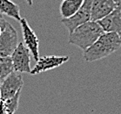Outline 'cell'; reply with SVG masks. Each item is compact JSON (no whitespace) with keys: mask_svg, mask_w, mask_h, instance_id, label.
<instances>
[{"mask_svg":"<svg viewBox=\"0 0 121 114\" xmlns=\"http://www.w3.org/2000/svg\"><path fill=\"white\" fill-rule=\"evenodd\" d=\"M25 1H26V3L30 6H31L33 5V0H25Z\"/></svg>","mask_w":121,"mask_h":114,"instance_id":"obj_17","label":"cell"},{"mask_svg":"<svg viewBox=\"0 0 121 114\" xmlns=\"http://www.w3.org/2000/svg\"><path fill=\"white\" fill-rule=\"evenodd\" d=\"M69 61L68 56H58V55H45L37 61L35 66L31 69L30 75H38L40 73L45 72L48 70L53 69L61 66Z\"/></svg>","mask_w":121,"mask_h":114,"instance_id":"obj_8","label":"cell"},{"mask_svg":"<svg viewBox=\"0 0 121 114\" xmlns=\"http://www.w3.org/2000/svg\"><path fill=\"white\" fill-rule=\"evenodd\" d=\"M20 93H17L15 95L14 97L6 99V100L3 101L4 106L5 109L7 114H14V112L17 111V109L18 108V102H19V97H20Z\"/></svg>","mask_w":121,"mask_h":114,"instance_id":"obj_14","label":"cell"},{"mask_svg":"<svg viewBox=\"0 0 121 114\" xmlns=\"http://www.w3.org/2000/svg\"><path fill=\"white\" fill-rule=\"evenodd\" d=\"M0 18H3V14L0 12Z\"/></svg>","mask_w":121,"mask_h":114,"instance_id":"obj_18","label":"cell"},{"mask_svg":"<svg viewBox=\"0 0 121 114\" xmlns=\"http://www.w3.org/2000/svg\"><path fill=\"white\" fill-rule=\"evenodd\" d=\"M118 6L114 0H93L91 5V21H99L113 11Z\"/></svg>","mask_w":121,"mask_h":114,"instance_id":"obj_10","label":"cell"},{"mask_svg":"<svg viewBox=\"0 0 121 114\" xmlns=\"http://www.w3.org/2000/svg\"><path fill=\"white\" fill-rule=\"evenodd\" d=\"M0 12L17 21H20L22 19L20 16L19 6L11 0H0Z\"/></svg>","mask_w":121,"mask_h":114,"instance_id":"obj_12","label":"cell"},{"mask_svg":"<svg viewBox=\"0 0 121 114\" xmlns=\"http://www.w3.org/2000/svg\"><path fill=\"white\" fill-rule=\"evenodd\" d=\"M17 45V33L16 29L7 22L0 35V57H11Z\"/></svg>","mask_w":121,"mask_h":114,"instance_id":"obj_5","label":"cell"},{"mask_svg":"<svg viewBox=\"0 0 121 114\" xmlns=\"http://www.w3.org/2000/svg\"><path fill=\"white\" fill-rule=\"evenodd\" d=\"M119 37H120V40H121V35H120V36H119Z\"/></svg>","mask_w":121,"mask_h":114,"instance_id":"obj_20","label":"cell"},{"mask_svg":"<svg viewBox=\"0 0 121 114\" xmlns=\"http://www.w3.org/2000/svg\"><path fill=\"white\" fill-rule=\"evenodd\" d=\"M24 85L22 75L13 71L0 83V96L2 101L14 97L21 92Z\"/></svg>","mask_w":121,"mask_h":114,"instance_id":"obj_4","label":"cell"},{"mask_svg":"<svg viewBox=\"0 0 121 114\" xmlns=\"http://www.w3.org/2000/svg\"><path fill=\"white\" fill-rule=\"evenodd\" d=\"M6 23H7V21H6L4 18H0V35H1V34H2L4 28L5 27Z\"/></svg>","mask_w":121,"mask_h":114,"instance_id":"obj_15","label":"cell"},{"mask_svg":"<svg viewBox=\"0 0 121 114\" xmlns=\"http://www.w3.org/2000/svg\"><path fill=\"white\" fill-rule=\"evenodd\" d=\"M93 0H84V3L79 8V10L72 17L69 19H62L61 23L69 31L70 34L78 27L79 25L85 24L91 20V5Z\"/></svg>","mask_w":121,"mask_h":114,"instance_id":"obj_3","label":"cell"},{"mask_svg":"<svg viewBox=\"0 0 121 114\" xmlns=\"http://www.w3.org/2000/svg\"><path fill=\"white\" fill-rule=\"evenodd\" d=\"M83 3L84 0H64L59 7L62 18L69 19L72 17L79 10Z\"/></svg>","mask_w":121,"mask_h":114,"instance_id":"obj_11","label":"cell"},{"mask_svg":"<svg viewBox=\"0 0 121 114\" xmlns=\"http://www.w3.org/2000/svg\"><path fill=\"white\" fill-rule=\"evenodd\" d=\"M13 69L17 73H29L30 74V51L27 49L23 42H19L16 49L11 55Z\"/></svg>","mask_w":121,"mask_h":114,"instance_id":"obj_6","label":"cell"},{"mask_svg":"<svg viewBox=\"0 0 121 114\" xmlns=\"http://www.w3.org/2000/svg\"><path fill=\"white\" fill-rule=\"evenodd\" d=\"M115 4L117 5V6L118 7H121V0H114Z\"/></svg>","mask_w":121,"mask_h":114,"instance_id":"obj_16","label":"cell"},{"mask_svg":"<svg viewBox=\"0 0 121 114\" xmlns=\"http://www.w3.org/2000/svg\"><path fill=\"white\" fill-rule=\"evenodd\" d=\"M121 47L119 35L115 33H103L95 43L88 47L83 53L85 61H99L109 56Z\"/></svg>","mask_w":121,"mask_h":114,"instance_id":"obj_1","label":"cell"},{"mask_svg":"<svg viewBox=\"0 0 121 114\" xmlns=\"http://www.w3.org/2000/svg\"><path fill=\"white\" fill-rule=\"evenodd\" d=\"M1 101H2V99H1V96H0V102H1Z\"/></svg>","mask_w":121,"mask_h":114,"instance_id":"obj_19","label":"cell"},{"mask_svg":"<svg viewBox=\"0 0 121 114\" xmlns=\"http://www.w3.org/2000/svg\"><path fill=\"white\" fill-rule=\"evenodd\" d=\"M13 71L11 57H0V83Z\"/></svg>","mask_w":121,"mask_h":114,"instance_id":"obj_13","label":"cell"},{"mask_svg":"<svg viewBox=\"0 0 121 114\" xmlns=\"http://www.w3.org/2000/svg\"><path fill=\"white\" fill-rule=\"evenodd\" d=\"M104 33H115L121 35V7H117L109 15L98 21Z\"/></svg>","mask_w":121,"mask_h":114,"instance_id":"obj_9","label":"cell"},{"mask_svg":"<svg viewBox=\"0 0 121 114\" xmlns=\"http://www.w3.org/2000/svg\"><path fill=\"white\" fill-rule=\"evenodd\" d=\"M63 1H64V0H63Z\"/></svg>","mask_w":121,"mask_h":114,"instance_id":"obj_21","label":"cell"},{"mask_svg":"<svg viewBox=\"0 0 121 114\" xmlns=\"http://www.w3.org/2000/svg\"><path fill=\"white\" fill-rule=\"evenodd\" d=\"M103 33L104 32L99 23L90 20L79 25L72 34H70L68 43L74 45L85 51L95 43Z\"/></svg>","mask_w":121,"mask_h":114,"instance_id":"obj_2","label":"cell"},{"mask_svg":"<svg viewBox=\"0 0 121 114\" xmlns=\"http://www.w3.org/2000/svg\"><path fill=\"white\" fill-rule=\"evenodd\" d=\"M21 29H22L24 45L30 51L31 57L35 61L39 59V40L35 34V32L31 29L30 25L28 24L27 20L25 18H22L19 21Z\"/></svg>","mask_w":121,"mask_h":114,"instance_id":"obj_7","label":"cell"}]
</instances>
